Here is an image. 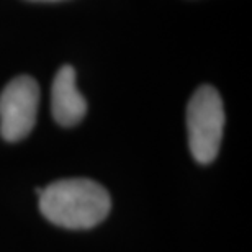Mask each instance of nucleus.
Masks as SVG:
<instances>
[{
    "label": "nucleus",
    "mask_w": 252,
    "mask_h": 252,
    "mask_svg": "<svg viewBox=\"0 0 252 252\" xmlns=\"http://www.w3.org/2000/svg\"><path fill=\"white\" fill-rule=\"evenodd\" d=\"M39 210L51 223L67 229H89L110 213L108 191L89 179H64L39 189Z\"/></svg>",
    "instance_id": "obj_1"
},
{
    "label": "nucleus",
    "mask_w": 252,
    "mask_h": 252,
    "mask_svg": "<svg viewBox=\"0 0 252 252\" xmlns=\"http://www.w3.org/2000/svg\"><path fill=\"white\" fill-rule=\"evenodd\" d=\"M224 128V108L220 92L211 85H201L191 95L187 107L189 146L193 159L210 164L220 153Z\"/></svg>",
    "instance_id": "obj_2"
},
{
    "label": "nucleus",
    "mask_w": 252,
    "mask_h": 252,
    "mask_svg": "<svg viewBox=\"0 0 252 252\" xmlns=\"http://www.w3.org/2000/svg\"><path fill=\"white\" fill-rule=\"evenodd\" d=\"M39 85L30 75H18L0 94V134L8 143L27 138L36 125Z\"/></svg>",
    "instance_id": "obj_3"
},
{
    "label": "nucleus",
    "mask_w": 252,
    "mask_h": 252,
    "mask_svg": "<svg viewBox=\"0 0 252 252\" xmlns=\"http://www.w3.org/2000/svg\"><path fill=\"white\" fill-rule=\"evenodd\" d=\"M51 108L54 120L65 128L80 123L87 113V102L77 89L75 70L72 65H63L54 77Z\"/></svg>",
    "instance_id": "obj_4"
},
{
    "label": "nucleus",
    "mask_w": 252,
    "mask_h": 252,
    "mask_svg": "<svg viewBox=\"0 0 252 252\" xmlns=\"http://www.w3.org/2000/svg\"><path fill=\"white\" fill-rule=\"evenodd\" d=\"M33 2H59V0H33Z\"/></svg>",
    "instance_id": "obj_5"
}]
</instances>
